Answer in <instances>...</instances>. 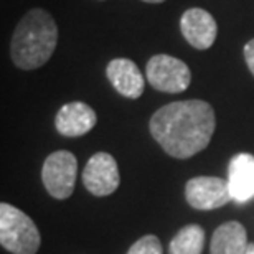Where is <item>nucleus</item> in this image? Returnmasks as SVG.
<instances>
[{
	"label": "nucleus",
	"instance_id": "7",
	"mask_svg": "<svg viewBox=\"0 0 254 254\" xmlns=\"http://www.w3.org/2000/svg\"><path fill=\"white\" fill-rule=\"evenodd\" d=\"M185 198L195 210H216L233 200L228 180L220 177H195L185 185Z\"/></svg>",
	"mask_w": 254,
	"mask_h": 254
},
{
	"label": "nucleus",
	"instance_id": "14",
	"mask_svg": "<svg viewBox=\"0 0 254 254\" xmlns=\"http://www.w3.org/2000/svg\"><path fill=\"white\" fill-rule=\"evenodd\" d=\"M162 243L155 235H145L129 248L127 254H162Z\"/></svg>",
	"mask_w": 254,
	"mask_h": 254
},
{
	"label": "nucleus",
	"instance_id": "9",
	"mask_svg": "<svg viewBox=\"0 0 254 254\" xmlns=\"http://www.w3.org/2000/svg\"><path fill=\"white\" fill-rule=\"evenodd\" d=\"M106 76L121 96L129 99H139L144 93L145 79L139 66L129 58H116L109 62Z\"/></svg>",
	"mask_w": 254,
	"mask_h": 254
},
{
	"label": "nucleus",
	"instance_id": "17",
	"mask_svg": "<svg viewBox=\"0 0 254 254\" xmlns=\"http://www.w3.org/2000/svg\"><path fill=\"white\" fill-rule=\"evenodd\" d=\"M142 2H147V3H162L165 0H142Z\"/></svg>",
	"mask_w": 254,
	"mask_h": 254
},
{
	"label": "nucleus",
	"instance_id": "11",
	"mask_svg": "<svg viewBox=\"0 0 254 254\" xmlns=\"http://www.w3.org/2000/svg\"><path fill=\"white\" fill-rule=\"evenodd\" d=\"M228 185L233 200L248 203L254 198V155L236 154L228 165Z\"/></svg>",
	"mask_w": 254,
	"mask_h": 254
},
{
	"label": "nucleus",
	"instance_id": "4",
	"mask_svg": "<svg viewBox=\"0 0 254 254\" xmlns=\"http://www.w3.org/2000/svg\"><path fill=\"white\" fill-rule=\"evenodd\" d=\"M145 78L160 93H184L191 83L190 68L185 62L170 55H155L145 66Z\"/></svg>",
	"mask_w": 254,
	"mask_h": 254
},
{
	"label": "nucleus",
	"instance_id": "15",
	"mask_svg": "<svg viewBox=\"0 0 254 254\" xmlns=\"http://www.w3.org/2000/svg\"><path fill=\"white\" fill-rule=\"evenodd\" d=\"M243 53H245V60L248 63V68H250L251 74L254 76V38L250 40L246 45H245V50H243Z\"/></svg>",
	"mask_w": 254,
	"mask_h": 254
},
{
	"label": "nucleus",
	"instance_id": "10",
	"mask_svg": "<svg viewBox=\"0 0 254 254\" xmlns=\"http://www.w3.org/2000/svg\"><path fill=\"white\" fill-rule=\"evenodd\" d=\"M98 123V116L91 106L73 101L60 108L55 127L64 137H81L93 129Z\"/></svg>",
	"mask_w": 254,
	"mask_h": 254
},
{
	"label": "nucleus",
	"instance_id": "1",
	"mask_svg": "<svg viewBox=\"0 0 254 254\" xmlns=\"http://www.w3.org/2000/svg\"><path fill=\"white\" fill-rule=\"evenodd\" d=\"M149 127L167 154L184 160L206 149L215 134L216 118L205 101H175L155 111Z\"/></svg>",
	"mask_w": 254,
	"mask_h": 254
},
{
	"label": "nucleus",
	"instance_id": "13",
	"mask_svg": "<svg viewBox=\"0 0 254 254\" xmlns=\"http://www.w3.org/2000/svg\"><path fill=\"white\" fill-rule=\"evenodd\" d=\"M205 246V230L200 225H187L170 241L169 254H201Z\"/></svg>",
	"mask_w": 254,
	"mask_h": 254
},
{
	"label": "nucleus",
	"instance_id": "5",
	"mask_svg": "<svg viewBox=\"0 0 254 254\" xmlns=\"http://www.w3.org/2000/svg\"><path fill=\"white\" fill-rule=\"evenodd\" d=\"M78 174V160L68 150H57L47 157L42 169V180L47 191L57 200L71 196Z\"/></svg>",
	"mask_w": 254,
	"mask_h": 254
},
{
	"label": "nucleus",
	"instance_id": "6",
	"mask_svg": "<svg viewBox=\"0 0 254 254\" xmlns=\"http://www.w3.org/2000/svg\"><path fill=\"white\" fill-rule=\"evenodd\" d=\"M83 184L96 196L113 195L121 184L119 167L114 157L108 152L94 154L83 170Z\"/></svg>",
	"mask_w": 254,
	"mask_h": 254
},
{
	"label": "nucleus",
	"instance_id": "16",
	"mask_svg": "<svg viewBox=\"0 0 254 254\" xmlns=\"http://www.w3.org/2000/svg\"><path fill=\"white\" fill-rule=\"evenodd\" d=\"M245 254H254V245H248V250Z\"/></svg>",
	"mask_w": 254,
	"mask_h": 254
},
{
	"label": "nucleus",
	"instance_id": "12",
	"mask_svg": "<svg viewBox=\"0 0 254 254\" xmlns=\"http://www.w3.org/2000/svg\"><path fill=\"white\" fill-rule=\"evenodd\" d=\"M248 235L240 221H228L218 226L211 238L210 254H245Z\"/></svg>",
	"mask_w": 254,
	"mask_h": 254
},
{
	"label": "nucleus",
	"instance_id": "2",
	"mask_svg": "<svg viewBox=\"0 0 254 254\" xmlns=\"http://www.w3.org/2000/svg\"><path fill=\"white\" fill-rule=\"evenodd\" d=\"M58 45V27L43 8H32L20 18L10 42V57L20 69H37L52 58Z\"/></svg>",
	"mask_w": 254,
	"mask_h": 254
},
{
	"label": "nucleus",
	"instance_id": "8",
	"mask_svg": "<svg viewBox=\"0 0 254 254\" xmlns=\"http://www.w3.org/2000/svg\"><path fill=\"white\" fill-rule=\"evenodd\" d=\"M184 38L196 50H208L215 43L218 25L210 12L203 8H189L180 18Z\"/></svg>",
	"mask_w": 254,
	"mask_h": 254
},
{
	"label": "nucleus",
	"instance_id": "3",
	"mask_svg": "<svg viewBox=\"0 0 254 254\" xmlns=\"http://www.w3.org/2000/svg\"><path fill=\"white\" fill-rule=\"evenodd\" d=\"M42 236L28 215L8 203L0 205V245L12 254H35Z\"/></svg>",
	"mask_w": 254,
	"mask_h": 254
}]
</instances>
